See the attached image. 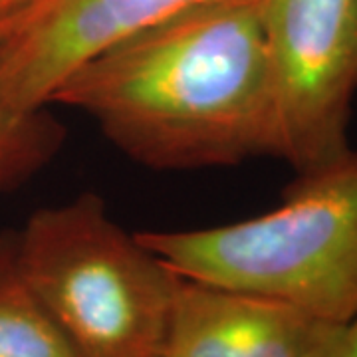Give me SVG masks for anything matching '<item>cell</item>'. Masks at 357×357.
<instances>
[{
    "label": "cell",
    "instance_id": "6da1fadb",
    "mask_svg": "<svg viewBox=\"0 0 357 357\" xmlns=\"http://www.w3.org/2000/svg\"><path fill=\"white\" fill-rule=\"evenodd\" d=\"M50 105L88 115L119 151L153 169L274 157V109L256 0L201 6L103 50Z\"/></svg>",
    "mask_w": 357,
    "mask_h": 357
},
{
    "label": "cell",
    "instance_id": "7a4b0ae2",
    "mask_svg": "<svg viewBox=\"0 0 357 357\" xmlns=\"http://www.w3.org/2000/svg\"><path fill=\"white\" fill-rule=\"evenodd\" d=\"M137 236L181 278L258 294L345 324L357 316V149L300 173L268 213Z\"/></svg>",
    "mask_w": 357,
    "mask_h": 357
},
{
    "label": "cell",
    "instance_id": "3957f363",
    "mask_svg": "<svg viewBox=\"0 0 357 357\" xmlns=\"http://www.w3.org/2000/svg\"><path fill=\"white\" fill-rule=\"evenodd\" d=\"M14 246L77 357H163L181 276L115 222L100 195L32 213Z\"/></svg>",
    "mask_w": 357,
    "mask_h": 357
},
{
    "label": "cell",
    "instance_id": "277c9868",
    "mask_svg": "<svg viewBox=\"0 0 357 357\" xmlns=\"http://www.w3.org/2000/svg\"><path fill=\"white\" fill-rule=\"evenodd\" d=\"M274 157L306 173L349 151L357 96V0H256Z\"/></svg>",
    "mask_w": 357,
    "mask_h": 357
},
{
    "label": "cell",
    "instance_id": "5b68a950",
    "mask_svg": "<svg viewBox=\"0 0 357 357\" xmlns=\"http://www.w3.org/2000/svg\"><path fill=\"white\" fill-rule=\"evenodd\" d=\"M227 0H34L0 34V98L20 109L50 107L56 89L103 50Z\"/></svg>",
    "mask_w": 357,
    "mask_h": 357
},
{
    "label": "cell",
    "instance_id": "8992f818",
    "mask_svg": "<svg viewBox=\"0 0 357 357\" xmlns=\"http://www.w3.org/2000/svg\"><path fill=\"white\" fill-rule=\"evenodd\" d=\"M330 326L272 298L181 278L163 357H310Z\"/></svg>",
    "mask_w": 357,
    "mask_h": 357
},
{
    "label": "cell",
    "instance_id": "52a82bcc",
    "mask_svg": "<svg viewBox=\"0 0 357 357\" xmlns=\"http://www.w3.org/2000/svg\"><path fill=\"white\" fill-rule=\"evenodd\" d=\"M0 357H77L26 282L14 234L0 236Z\"/></svg>",
    "mask_w": 357,
    "mask_h": 357
},
{
    "label": "cell",
    "instance_id": "ba28073f",
    "mask_svg": "<svg viewBox=\"0 0 357 357\" xmlns=\"http://www.w3.org/2000/svg\"><path fill=\"white\" fill-rule=\"evenodd\" d=\"M64 126L50 107L20 109L0 98V192L36 175L60 151Z\"/></svg>",
    "mask_w": 357,
    "mask_h": 357
},
{
    "label": "cell",
    "instance_id": "9c48e42d",
    "mask_svg": "<svg viewBox=\"0 0 357 357\" xmlns=\"http://www.w3.org/2000/svg\"><path fill=\"white\" fill-rule=\"evenodd\" d=\"M310 357H357V316L330 326Z\"/></svg>",
    "mask_w": 357,
    "mask_h": 357
},
{
    "label": "cell",
    "instance_id": "30bf717a",
    "mask_svg": "<svg viewBox=\"0 0 357 357\" xmlns=\"http://www.w3.org/2000/svg\"><path fill=\"white\" fill-rule=\"evenodd\" d=\"M32 4L34 0H0V34H4Z\"/></svg>",
    "mask_w": 357,
    "mask_h": 357
}]
</instances>
